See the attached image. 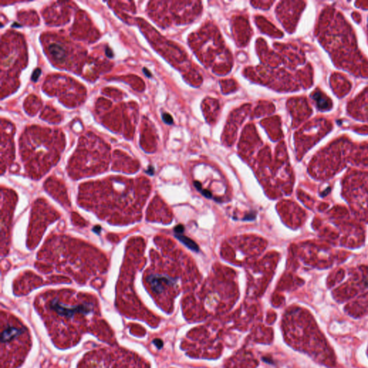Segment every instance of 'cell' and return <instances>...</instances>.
Here are the masks:
<instances>
[{"mask_svg": "<svg viewBox=\"0 0 368 368\" xmlns=\"http://www.w3.org/2000/svg\"><path fill=\"white\" fill-rule=\"evenodd\" d=\"M48 316L52 317L48 321L53 322L51 333L56 336L68 337V345L76 343L79 332L81 333L87 329L88 324L92 318L97 316V311L91 301L81 300L69 304L55 297L49 301L47 306Z\"/></svg>", "mask_w": 368, "mask_h": 368, "instance_id": "6da1fadb", "label": "cell"}, {"mask_svg": "<svg viewBox=\"0 0 368 368\" xmlns=\"http://www.w3.org/2000/svg\"><path fill=\"white\" fill-rule=\"evenodd\" d=\"M289 316L286 319V327L291 343L319 363L333 365L335 362L333 352L312 317L301 310L290 313Z\"/></svg>", "mask_w": 368, "mask_h": 368, "instance_id": "7a4b0ae2", "label": "cell"}, {"mask_svg": "<svg viewBox=\"0 0 368 368\" xmlns=\"http://www.w3.org/2000/svg\"><path fill=\"white\" fill-rule=\"evenodd\" d=\"M2 364L9 368L10 364L20 363L30 347L28 329L17 319L2 321Z\"/></svg>", "mask_w": 368, "mask_h": 368, "instance_id": "3957f363", "label": "cell"}, {"mask_svg": "<svg viewBox=\"0 0 368 368\" xmlns=\"http://www.w3.org/2000/svg\"><path fill=\"white\" fill-rule=\"evenodd\" d=\"M148 283L155 296L161 298L175 285L174 279L166 275H153L148 277Z\"/></svg>", "mask_w": 368, "mask_h": 368, "instance_id": "277c9868", "label": "cell"}, {"mask_svg": "<svg viewBox=\"0 0 368 368\" xmlns=\"http://www.w3.org/2000/svg\"><path fill=\"white\" fill-rule=\"evenodd\" d=\"M313 100L316 102L318 109L321 110H327L332 107V102L321 92L316 91L312 95Z\"/></svg>", "mask_w": 368, "mask_h": 368, "instance_id": "5b68a950", "label": "cell"}, {"mask_svg": "<svg viewBox=\"0 0 368 368\" xmlns=\"http://www.w3.org/2000/svg\"><path fill=\"white\" fill-rule=\"evenodd\" d=\"M175 238H176L178 240H180L182 243H183L186 246L188 247V248L191 249V250H194V251H198V245L196 244L193 240H191L190 238L183 236V235H182L181 234L175 235Z\"/></svg>", "mask_w": 368, "mask_h": 368, "instance_id": "8992f818", "label": "cell"}, {"mask_svg": "<svg viewBox=\"0 0 368 368\" xmlns=\"http://www.w3.org/2000/svg\"><path fill=\"white\" fill-rule=\"evenodd\" d=\"M50 52L52 56H54L56 59H59V61H61L63 58H64L65 53L63 48H61L60 45H56V44H53L51 45Z\"/></svg>", "mask_w": 368, "mask_h": 368, "instance_id": "52a82bcc", "label": "cell"}, {"mask_svg": "<svg viewBox=\"0 0 368 368\" xmlns=\"http://www.w3.org/2000/svg\"><path fill=\"white\" fill-rule=\"evenodd\" d=\"M162 119H163V122L167 124H172L173 123V117L169 114L163 113L162 115Z\"/></svg>", "mask_w": 368, "mask_h": 368, "instance_id": "ba28073f", "label": "cell"}, {"mask_svg": "<svg viewBox=\"0 0 368 368\" xmlns=\"http://www.w3.org/2000/svg\"><path fill=\"white\" fill-rule=\"evenodd\" d=\"M40 74H41V69H35V71H33V73H32L31 77V79L32 80V81H37V79H38L39 76H40Z\"/></svg>", "mask_w": 368, "mask_h": 368, "instance_id": "9c48e42d", "label": "cell"}, {"mask_svg": "<svg viewBox=\"0 0 368 368\" xmlns=\"http://www.w3.org/2000/svg\"><path fill=\"white\" fill-rule=\"evenodd\" d=\"M183 230L184 228L182 225H178L175 228V233H178V235L183 233Z\"/></svg>", "mask_w": 368, "mask_h": 368, "instance_id": "30bf717a", "label": "cell"}, {"mask_svg": "<svg viewBox=\"0 0 368 368\" xmlns=\"http://www.w3.org/2000/svg\"><path fill=\"white\" fill-rule=\"evenodd\" d=\"M201 192H202V194H204V197H207V198H212V194H211L210 192H209V191L207 190H202Z\"/></svg>", "mask_w": 368, "mask_h": 368, "instance_id": "8fae6325", "label": "cell"}, {"mask_svg": "<svg viewBox=\"0 0 368 368\" xmlns=\"http://www.w3.org/2000/svg\"><path fill=\"white\" fill-rule=\"evenodd\" d=\"M106 54L107 56H108V57L112 58L113 57L114 54L113 53H112V51L111 50L110 48H107L106 49Z\"/></svg>", "mask_w": 368, "mask_h": 368, "instance_id": "7c38bea8", "label": "cell"}, {"mask_svg": "<svg viewBox=\"0 0 368 368\" xmlns=\"http://www.w3.org/2000/svg\"><path fill=\"white\" fill-rule=\"evenodd\" d=\"M143 72H144V74H146V76H148V77H151L152 76V74H151V73L150 72V71H148L146 68H144L143 70Z\"/></svg>", "mask_w": 368, "mask_h": 368, "instance_id": "4fadbf2b", "label": "cell"}]
</instances>
